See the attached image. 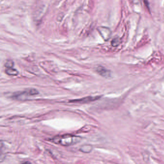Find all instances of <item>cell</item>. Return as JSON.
I'll return each instance as SVG.
<instances>
[{
	"label": "cell",
	"mask_w": 164,
	"mask_h": 164,
	"mask_svg": "<svg viewBox=\"0 0 164 164\" xmlns=\"http://www.w3.org/2000/svg\"><path fill=\"white\" fill-rule=\"evenodd\" d=\"M100 98V96H88L79 99L70 100L69 102L74 103H87L97 100Z\"/></svg>",
	"instance_id": "cell-3"
},
{
	"label": "cell",
	"mask_w": 164,
	"mask_h": 164,
	"mask_svg": "<svg viewBox=\"0 0 164 164\" xmlns=\"http://www.w3.org/2000/svg\"><path fill=\"white\" fill-rule=\"evenodd\" d=\"M82 140L81 137L72 134H67L57 136L52 139V142L61 145L68 146L79 143Z\"/></svg>",
	"instance_id": "cell-1"
},
{
	"label": "cell",
	"mask_w": 164,
	"mask_h": 164,
	"mask_svg": "<svg viewBox=\"0 0 164 164\" xmlns=\"http://www.w3.org/2000/svg\"><path fill=\"white\" fill-rule=\"evenodd\" d=\"M98 30L102 38L105 41H108L110 38L112 32L109 28L104 27H99Z\"/></svg>",
	"instance_id": "cell-2"
},
{
	"label": "cell",
	"mask_w": 164,
	"mask_h": 164,
	"mask_svg": "<svg viewBox=\"0 0 164 164\" xmlns=\"http://www.w3.org/2000/svg\"><path fill=\"white\" fill-rule=\"evenodd\" d=\"M93 150V147L91 145H83L80 148V150L84 153H90Z\"/></svg>",
	"instance_id": "cell-5"
},
{
	"label": "cell",
	"mask_w": 164,
	"mask_h": 164,
	"mask_svg": "<svg viewBox=\"0 0 164 164\" xmlns=\"http://www.w3.org/2000/svg\"><path fill=\"white\" fill-rule=\"evenodd\" d=\"M14 66V63L12 60H7L5 64V67L6 68H12Z\"/></svg>",
	"instance_id": "cell-8"
},
{
	"label": "cell",
	"mask_w": 164,
	"mask_h": 164,
	"mask_svg": "<svg viewBox=\"0 0 164 164\" xmlns=\"http://www.w3.org/2000/svg\"><path fill=\"white\" fill-rule=\"evenodd\" d=\"M96 70L100 75L103 77H105V78L111 77V71L102 66H100L97 67Z\"/></svg>",
	"instance_id": "cell-4"
},
{
	"label": "cell",
	"mask_w": 164,
	"mask_h": 164,
	"mask_svg": "<svg viewBox=\"0 0 164 164\" xmlns=\"http://www.w3.org/2000/svg\"><path fill=\"white\" fill-rule=\"evenodd\" d=\"M5 73L9 76H15L18 75L19 74V71L15 69H14L13 67L12 68H6L5 70Z\"/></svg>",
	"instance_id": "cell-6"
},
{
	"label": "cell",
	"mask_w": 164,
	"mask_h": 164,
	"mask_svg": "<svg viewBox=\"0 0 164 164\" xmlns=\"http://www.w3.org/2000/svg\"><path fill=\"white\" fill-rule=\"evenodd\" d=\"M121 42V39L119 37H117L112 39L111 41V45L113 47H117L120 44Z\"/></svg>",
	"instance_id": "cell-7"
},
{
	"label": "cell",
	"mask_w": 164,
	"mask_h": 164,
	"mask_svg": "<svg viewBox=\"0 0 164 164\" xmlns=\"http://www.w3.org/2000/svg\"><path fill=\"white\" fill-rule=\"evenodd\" d=\"M23 163H30V162H23Z\"/></svg>",
	"instance_id": "cell-9"
}]
</instances>
